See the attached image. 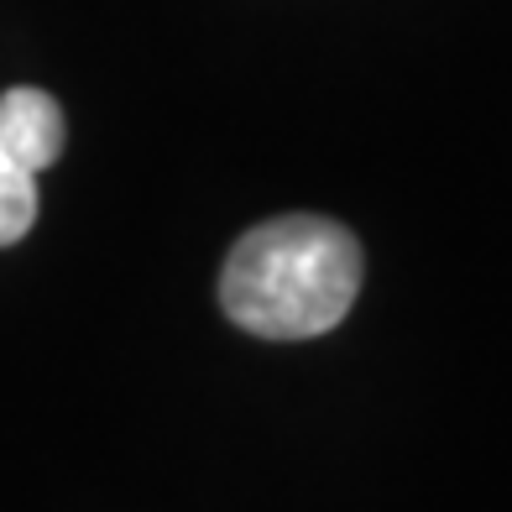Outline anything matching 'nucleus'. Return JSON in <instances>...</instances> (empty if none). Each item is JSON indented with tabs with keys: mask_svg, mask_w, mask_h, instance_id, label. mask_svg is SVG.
Instances as JSON below:
<instances>
[{
	"mask_svg": "<svg viewBox=\"0 0 512 512\" xmlns=\"http://www.w3.org/2000/svg\"><path fill=\"white\" fill-rule=\"evenodd\" d=\"M361 293V241L324 215H277L246 230L220 272V309L262 340H314Z\"/></svg>",
	"mask_w": 512,
	"mask_h": 512,
	"instance_id": "f257e3e1",
	"label": "nucleus"
},
{
	"mask_svg": "<svg viewBox=\"0 0 512 512\" xmlns=\"http://www.w3.org/2000/svg\"><path fill=\"white\" fill-rule=\"evenodd\" d=\"M68 142V121H63V105L48 95V89H32V84H16L0 95V147H6L21 168H53L63 157Z\"/></svg>",
	"mask_w": 512,
	"mask_h": 512,
	"instance_id": "f03ea898",
	"label": "nucleus"
},
{
	"mask_svg": "<svg viewBox=\"0 0 512 512\" xmlns=\"http://www.w3.org/2000/svg\"><path fill=\"white\" fill-rule=\"evenodd\" d=\"M37 220V173L0 147V246H16Z\"/></svg>",
	"mask_w": 512,
	"mask_h": 512,
	"instance_id": "7ed1b4c3",
	"label": "nucleus"
}]
</instances>
